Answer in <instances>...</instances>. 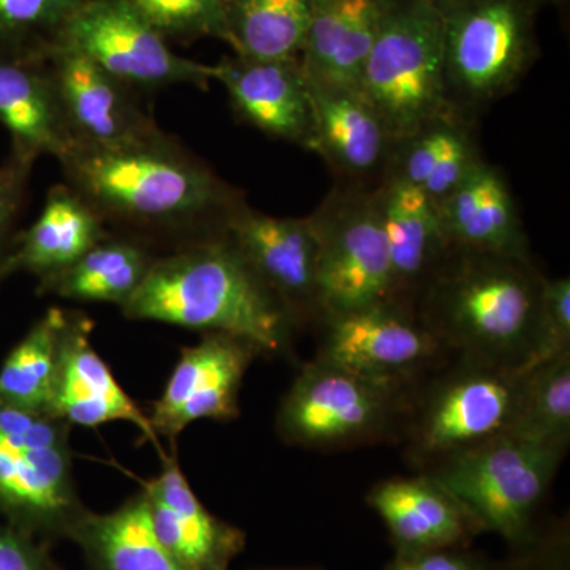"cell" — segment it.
<instances>
[{
    "instance_id": "obj_1",
    "label": "cell",
    "mask_w": 570,
    "mask_h": 570,
    "mask_svg": "<svg viewBox=\"0 0 570 570\" xmlns=\"http://www.w3.org/2000/svg\"><path fill=\"white\" fill-rule=\"evenodd\" d=\"M67 183L104 217L186 242L224 230L245 197L164 132L121 148L73 146ZM184 242V243H186Z\"/></svg>"
},
{
    "instance_id": "obj_2",
    "label": "cell",
    "mask_w": 570,
    "mask_h": 570,
    "mask_svg": "<svg viewBox=\"0 0 570 570\" xmlns=\"http://www.w3.org/2000/svg\"><path fill=\"white\" fill-rule=\"evenodd\" d=\"M132 321L227 333L262 355L292 352L296 326L224 230L154 258L140 288L122 307Z\"/></svg>"
},
{
    "instance_id": "obj_3",
    "label": "cell",
    "mask_w": 570,
    "mask_h": 570,
    "mask_svg": "<svg viewBox=\"0 0 570 570\" xmlns=\"http://www.w3.org/2000/svg\"><path fill=\"white\" fill-rule=\"evenodd\" d=\"M543 281L531 261L448 247L415 311L450 354L527 371Z\"/></svg>"
},
{
    "instance_id": "obj_4",
    "label": "cell",
    "mask_w": 570,
    "mask_h": 570,
    "mask_svg": "<svg viewBox=\"0 0 570 570\" xmlns=\"http://www.w3.org/2000/svg\"><path fill=\"white\" fill-rule=\"evenodd\" d=\"M524 371L452 354L412 393L406 459L417 471L504 436L515 422Z\"/></svg>"
},
{
    "instance_id": "obj_5",
    "label": "cell",
    "mask_w": 570,
    "mask_h": 570,
    "mask_svg": "<svg viewBox=\"0 0 570 570\" xmlns=\"http://www.w3.org/2000/svg\"><path fill=\"white\" fill-rule=\"evenodd\" d=\"M412 393L314 358L281 401L276 431L285 444L321 452L401 442Z\"/></svg>"
},
{
    "instance_id": "obj_6",
    "label": "cell",
    "mask_w": 570,
    "mask_h": 570,
    "mask_svg": "<svg viewBox=\"0 0 570 570\" xmlns=\"http://www.w3.org/2000/svg\"><path fill=\"white\" fill-rule=\"evenodd\" d=\"M546 0H460L444 18L445 82L452 107L478 116L523 81L540 55Z\"/></svg>"
},
{
    "instance_id": "obj_7",
    "label": "cell",
    "mask_w": 570,
    "mask_h": 570,
    "mask_svg": "<svg viewBox=\"0 0 570 570\" xmlns=\"http://www.w3.org/2000/svg\"><path fill=\"white\" fill-rule=\"evenodd\" d=\"M70 423L0 401V519L33 538H69L78 498Z\"/></svg>"
},
{
    "instance_id": "obj_8",
    "label": "cell",
    "mask_w": 570,
    "mask_h": 570,
    "mask_svg": "<svg viewBox=\"0 0 570 570\" xmlns=\"http://www.w3.org/2000/svg\"><path fill=\"white\" fill-rule=\"evenodd\" d=\"M358 89L396 141L452 108L441 11L426 0H395L367 56Z\"/></svg>"
},
{
    "instance_id": "obj_9",
    "label": "cell",
    "mask_w": 570,
    "mask_h": 570,
    "mask_svg": "<svg viewBox=\"0 0 570 570\" xmlns=\"http://www.w3.org/2000/svg\"><path fill=\"white\" fill-rule=\"evenodd\" d=\"M568 449L504 434L423 472L444 483L487 532L519 551L538 534L540 505Z\"/></svg>"
},
{
    "instance_id": "obj_10",
    "label": "cell",
    "mask_w": 570,
    "mask_h": 570,
    "mask_svg": "<svg viewBox=\"0 0 570 570\" xmlns=\"http://www.w3.org/2000/svg\"><path fill=\"white\" fill-rule=\"evenodd\" d=\"M309 220L317 239L322 316L387 302L392 269L381 186L336 183Z\"/></svg>"
},
{
    "instance_id": "obj_11",
    "label": "cell",
    "mask_w": 570,
    "mask_h": 570,
    "mask_svg": "<svg viewBox=\"0 0 570 570\" xmlns=\"http://www.w3.org/2000/svg\"><path fill=\"white\" fill-rule=\"evenodd\" d=\"M314 358L352 373L415 389L452 356L415 307L396 302L325 314L316 326Z\"/></svg>"
},
{
    "instance_id": "obj_12",
    "label": "cell",
    "mask_w": 570,
    "mask_h": 570,
    "mask_svg": "<svg viewBox=\"0 0 570 570\" xmlns=\"http://www.w3.org/2000/svg\"><path fill=\"white\" fill-rule=\"evenodd\" d=\"M61 41L85 52L134 92L175 85L208 89L216 77L214 66L176 55L170 41L121 0H88Z\"/></svg>"
},
{
    "instance_id": "obj_13",
    "label": "cell",
    "mask_w": 570,
    "mask_h": 570,
    "mask_svg": "<svg viewBox=\"0 0 570 570\" xmlns=\"http://www.w3.org/2000/svg\"><path fill=\"white\" fill-rule=\"evenodd\" d=\"M225 234L279 299L296 330L316 328L322 306L317 239L309 216L273 217L245 204L232 214Z\"/></svg>"
},
{
    "instance_id": "obj_14",
    "label": "cell",
    "mask_w": 570,
    "mask_h": 570,
    "mask_svg": "<svg viewBox=\"0 0 570 570\" xmlns=\"http://www.w3.org/2000/svg\"><path fill=\"white\" fill-rule=\"evenodd\" d=\"M258 355L262 352L249 341L227 333H204L200 343L184 347L149 415L154 433L175 442L198 420L238 417L239 389Z\"/></svg>"
},
{
    "instance_id": "obj_15",
    "label": "cell",
    "mask_w": 570,
    "mask_h": 570,
    "mask_svg": "<svg viewBox=\"0 0 570 570\" xmlns=\"http://www.w3.org/2000/svg\"><path fill=\"white\" fill-rule=\"evenodd\" d=\"M48 63L75 146L121 148L163 132L142 110L134 91L66 41Z\"/></svg>"
},
{
    "instance_id": "obj_16",
    "label": "cell",
    "mask_w": 570,
    "mask_h": 570,
    "mask_svg": "<svg viewBox=\"0 0 570 570\" xmlns=\"http://www.w3.org/2000/svg\"><path fill=\"white\" fill-rule=\"evenodd\" d=\"M239 119L275 140L313 151L314 112L298 58L225 56L214 66Z\"/></svg>"
},
{
    "instance_id": "obj_17",
    "label": "cell",
    "mask_w": 570,
    "mask_h": 570,
    "mask_svg": "<svg viewBox=\"0 0 570 570\" xmlns=\"http://www.w3.org/2000/svg\"><path fill=\"white\" fill-rule=\"evenodd\" d=\"M307 81V80H306ZM316 153L337 183L379 187L387 181L396 140L360 89L307 81Z\"/></svg>"
},
{
    "instance_id": "obj_18",
    "label": "cell",
    "mask_w": 570,
    "mask_h": 570,
    "mask_svg": "<svg viewBox=\"0 0 570 570\" xmlns=\"http://www.w3.org/2000/svg\"><path fill=\"white\" fill-rule=\"evenodd\" d=\"M92 326L91 318L86 314L66 311L50 414L66 420L71 426L132 423L145 441L156 445L164 459L160 439L154 433L149 415L127 395L102 356L94 348Z\"/></svg>"
},
{
    "instance_id": "obj_19",
    "label": "cell",
    "mask_w": 570,
    "mask_h": 570,
    "mask_svg": "<svg viewBox=\"0 0 570 570\" xmlns=\"http://www.w3.org/2000/svg\"><path fill=\"white\" fill-rule=\"evenodd\" d=\"M366 502L384 521L395 553L469 547L487 532L482 521L428 472L382 480L367 491Z\"/></svg>"
},
{
    "instance_id": "obj_20",
    "label": "cell",
    "mask_w": 570,
    "mask_h": 570,
    "mask_svg": "<svg viewBox=\"0 0 570 570\" xmlns=\"http://www.w3.org/2000/svg\"><path fill=\"white\" fill-rule=\"evenodd\" d=\"M163 472L142 483L157 539L189 570H230L245 550V531L217 519L190 489L176 455L164 456Z\"/></svg>"
},
{
    "instance_id": "obj_21",
    "label": "cell",
    "mask_w": 570,
    "mask_h": 570,
    "mask_svg": "<svg viewBox=\"0 0 570 570\" xmlns=\"http://www.w3.org/2000/svg\"><path fill=\"white\" fill-rule=\"evenodd\" d=\"M436 209L449 247L531 261L530 239L508 179L487 160Z\"/></svg>"
},
{
    "instance_id": "obj_22",
    "label": "cell",
    "mask_w": 570,
    "mask_h": 570,
    "mask_svg": "<svg viewBox=\"0 0 570 570\" xmlns=\"http://www.w3.org/2000/svg\"><path fill=\"white\" fill-rule=\"evenodd\" d=\"M395 0H316L299 52L309 82L358 89L363 67Z\"/></svg>"
},
{
    "instance_id": "obj_23",
    "label": "cell",
    "mask_w": 570,
    "mask_h": 570,
    "mask_svg": "<svg viewBox=\"0 0 570 570\" xmlns=\"http://www.w3.org/2000/svg\"><path fill=\"white\" fill-rule=\"evenodd\" d=\"M0 124L9 130L11 153L58 160L75 146L47 58L0 55Z\"/></svg>"
},
{
    "instance_id": "obj_24",
    "label": "cell",
    "mask_w": 570,
    "mask_h": 570,
    "mask_svg": "<svg viewBox=\"0 0 570 570\" xmlns=\"http://www.w3.org/2000/svg\"><path fill=\"white\" fill-rule=\"evenodd\" d=\"M478 116L449 108L400 138L387 179H400L441 204L485 163L480 153Z\"/></svg>"
},
{
    "instance_id": "obj_25",
    "label": "cell",
    "mask_w": 570,
    "mask_h": 570,
    "mask_svg": "<svg viewBox=\"0 0 570 570\" xmlns=\"http://www.w3.org/2000/svg\"><path fill=\"white\" fill-rule=\"evenodd\" d=\"M105 225L104 217L69 184L51 187L39 219L7 247L0 279L20 272L39 281L58 275L110 235Z\"/></svg>"
},
{
    "instance_id": "obj_26",
    "label": "cell",
    "mask_w": 570,
    "mask_h": 570,
    "mask_svg": "<svg viewBox=\"0 0 570 570\" xmlns=\"http://www.w3.org/2000/svg\"><path fill=\"white\" fill-rule=\"evenodd\" d=\"M382 217L392 269L390 302L415 307L420 292L448 250L436 205L411 184H381Z\"/></svg>"
},
{
    "instance_id": "obj_27",
    "label": "cell",
    "mask_w": 570,
    "mask_h": 570,
    "mask_svg": "<svg viewBox=\"0 0 570 570\" xmlns=\"http://www.w3.org/2000/svg\"><path fill=\"white\" fill-rule=\"evenodd\" d=\"M67 539L92 570H189L157 539L142 491L112 512L86 510Z\"/></svg>"
},
{
    "instance_id": "obj_28",
    "label": "cell",
    "mask_w": 570,
    "mask_h": 570,
    "mask_svg": "<svg viewBox=\"0 0 570 570\" xmlns=\"http://www.w3.org/2000/svg\"><path fill=\"white\" fill-rule=\"evenodd\" d=\"M154 255L141 243L108 235L73 265L40 279V294L122 307L148 276Z\"/></svg>"
},
{
    "instance_id": "obj_29",
    "label": "cell",
    "mask_w": 570,
    "mask_h": 570,
    "mask_svg": "<svg viewBox=\"0 0 570 570\" xmlns=\"http://www.w3.org/2000/svg\"><path fill=\"white\" fill-rule=\"evenodd\" d=\"M316 0H224L227 43L253 59L299 58Z\"/></svg>"
},
{
    "instance_id": "obj_30",
    "label": "cell",
    "mask_w": 570,
    "mask_h": 570,
    "mask_svg": "<svg viewBox=\"0 0 570 570\" xmlns=\"http://www.w3.org/2000/svg\"><path fill=\"white\" fill-rule=\"evenodd\" d=\"M63 322L66 311L51 307L7 355L0 367L2 403L50 414Z\"/></svg>"
},
{
    "instance_id": "obj_31",
    "label": "cell",
    "mask_w": 570,
    "mask_h": 570,
    "mask_svg": "<svg viewBox=\"0 0 570 570\" xmlns=\"http://www.w3.org/2000/svg\"><path fill=\"white\" fill-rule=\"evenodd\" d=\"M508 434L535 444H570V352L524 371L519 411Z\"/></svg>"
},
{
    "instance_id": "obj_32",
    "label": "cell",
    "mask_w": 570,
    "mask_h": 570,
    "mask_svg": "<svg viewBox=\"0 0 570 570\" xmlns=\"http://www.w3.org/2000/svg\"><path fill=\"white\" fill-rule=\"evenodd\" d=\"M88 0H0V55L47 58Z\"/></svg>"
},
{
    "instance_id": "obj_33",
    "label": "cell",
    "mask_w": 570,
    "mask_h": 570,
    "mask_svg": "<svg viewBox=\"0 0 570 570\" xmlns=\"http://www.w3.org/2000/svg\"><path fill=\"white\" fill-rule=\"evenodd\" d=\"M168 41L219 39L227 43L224 0H121Z\"/></svg>"
},
{
    "instance_id": "obj_34",
    "label": "cell",
    "mask_w": 570,
    "mask_h": 570,
    "mask_svg": "<svg viewBox=\"0 0 570 570\" xmlns=\"http://www.w3.org/2000/svg\"><path fill=\"white\" fill-rule=\"evenodd\" d=\"M564 352H570V281L569 277H546L540 298L538 343L528 370Z\"/></svg>"
},
{
    "instance_id": "obj_35",
    "label": "cell",
    "mask_w": 570,
    "mask_h": 570,
    "mask_svg": "<svg viewBox=\"0 0 570 570\" xmlns=\"http://www.w3.org/2000/svg\"><path fill=\"white\" fill-rule=\"evenodd\" d=\"M385 570H502V564L482 551L456 547L419 553H395Z\"/></svg>"
},
{
    "instance_id": "obj_36",
    "label": "cell",
    "mask_w": 570,
    "mask_h": 570,
    "mask_svg": "<svg viewBox=\"0 0 570 570\" xmlns=\"http://www.w3.org/2000/svg\"><path fill=\"white\" fill-rule=\"evenodd\" d=\"M32 167L31 160L21 159L13 153L0 165V261L9 247L11 227L24 202Z\"/></svg>"
},
{
    "instance_id": "obj_37",
    "label": "cell",
    "mask_w": 570,
    "mask_h": 570,
    "mask_svg": "<svg viewBox=\"0 0 570 570\" xmlns=\"http://www.w3.org/2000/svg\"><path fill=\"white\" fill-rule=\"evenodd\" d=\"M0 570H58L45 543L0 519Z\"/></svg>"
},
{
    "instance_id": "obj_38",
    "label": "cell",
    "mask_w": 570,
    "mask_h": 570,
    "mask_svg": "<svg viewBox=\"0 0 570 570\" xmlns=\"http://www.w3.org/2000/svg\"><path fill=\"white\" fill-rule=\"evenodd\" d=\"M426 2H430L431 6L436 7L439 11H444L450 9V7L455 6V3L460 2V0H426Z\"/></svg>"
},
{
    "instance_id": "obj_39",
    "label": "cell",
    "mask_w": 570,
    "mask_h": 570,
    "mask_svg": "<svg viewBox=\"0 0 570 570\" xmlns=\"http://www.w3.org/2000/svg\"><path fill=\"white\" fill-rule=\"evenodd\" d=\"M266 570H317V569H266Z\"/></svg>"
}]
</instances>
